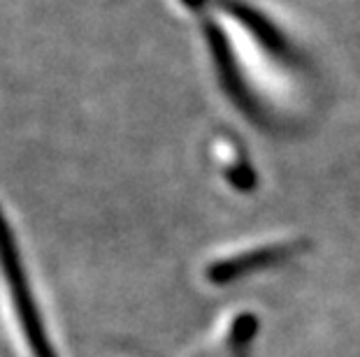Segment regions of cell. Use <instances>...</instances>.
<instances>
[{"label": "cell", "instance_id": "cell-1", "mask_svg": "<svg viewBox=\"0 0 360 357\" xmlns=\"http://www.w3.org/2000/svg\"><path fill=\"white\" fill-rule=\"evenodd\" d=\"M0 267H3L7 288H10V292H12V302H14V307H17L21 328H24L28 344L33 348V355L56 357L53 355V348L47 341V334H44L40 314H37V309H35L33 295H30L28 281L24 274V264H21V257H19V248L12 239L10 225H7L3 209H0Z\"/></svg>", "mask_w": 360, "mask_h": 357}]
</instances>
